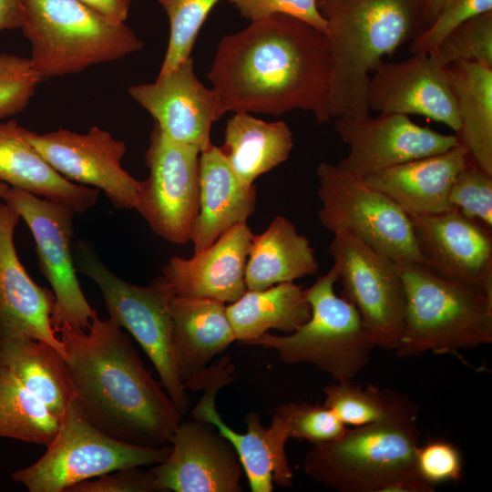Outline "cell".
Wrapping results in <instances>:
<instances>
[{"label":"cell","instance_id":"cell-1","mask_svg":"<svg viewBox=\"0 0 492 492\" xmlns=\"http://www.w3.org/2000/svg\"><path fill=\"white\" fill-rule=\"evenodd\" d=\"M222 117L280 116L294 109L329 121L330 56L324 35L284 15L251 22L225 36L207 75Z\"/></svg>","mask_w":492,"mask_h":492},{"label":"cell","instance_id":"cell-2","mask_svg":"<svg viewBox=\"0 0 492 492\" xmlns=\"http://www.w3.org/2000/svg\"><path fill=\"white\" fill-rule=\"evenodd\" d=\"M58 333L84 416L128 444L169 445L182 415L146 369L122 327L110 317L97 316L86 332L64 327Z\"/></svg>","mask_w":492,"mask_h":492},{"label":"cell","instance_id":"cell-3","mask_svg":"<svg viewBox=\"0 0 492 492\" xmlns=\"http://www.w3.org/2000/svg\"><path fill=\"white\" fill-rule=\"evenodd\" d=\"M424 0H317L326 21L331 118L369 114L370 76L421 32Z\"/></svg>","mask_w":492,"mask_h":492},{"label":"cell","instance_id":"cell-4","mask_svg":"<svg viewBox=\"0 0 492 492\" xmlns=\"http://www.w3.org/2000/svg\"><path fill=\"white\" fill-rule=\"evenodd\" d=\"M75 398L65 359L55 347L0 336V437L47 446Z\"/></svg>","mask_w":492,"mask_h":492},{"label":"cell","instance_id":"cell-5","mask_svg":"<svg viewBox=\"0 0 492 492\" xmlns=\"http://www.w3.org/2000/svg\"><path fill=\"white\" fill-rule=\"evenodd\" d=\"M416 411L407 399L378 421L348 428L337 440L313 446L304 456L303 470L341 492H385L398 477L417 473Z\"/></svg>","mask_w":492,"mask_h":492},{"label":"cell","instance_id":"cell-6","mask_svg":"<svg viewBox=\"0 0 492 492\" xmlns=\"http://www.w3.org/2000/svg\"><path fill=\"white\" fill-rule=\"evenodd\" d=\"M400 268L405 313L396 356L454 354L492 343V297L424 264Z\"/></svg>","mask_w":492,"mask_h":492},{"label":"cell","instance_id":"cell-7","mask_svg":"<svg viewBox=\"0 0 492 492\" xmlns=\"http://www.w3.org/2000/svg\"><path fill=\"white\" fill-rule=\"evenodd\" d=\"M20 27L30 62L43 78L63 77L140 50L143 42L126 22L108 18L78 0H22Z\"/></svg>","mask_w":492,"mask_h":492},{"label":"cell","instance_id":"cell-8","mask_svg":"<svg viewBox=\"0 0 492 492\" xmlns=\"http://www.w3.org/2000/svg\"><path fill=\"white\" fill-rule=\"evenodd\" d=\"M336 282L331 268L304 290L311 317L296 331L287 335L267 332L246 344L272 350L289 364L314 365L335 381L354 378L366 366L375 347L356 308L336 295Z\"/></svg>","mask_w":492,"mask_h":492},{"label":"cell","instance_id":"cell-9","mask_svg":"<svg viewBox=\"0 0 492 492\" xmlns=\"http://www.w3.org/2000/svg\"><path fill=\"white\" fill-rule=\"evenodd\" d=\"M46 453L11 475L30 492H67L72 486L126 467L155 466L170 446H141L117 440L93 425L76 398Z\"/></svg>","mask_w":492,"mask_h":492},{"label":"cell","instance_id":"cell-10","mask_svg":"<svg viewBox=\"0 0 492 492\" xmlns=\"http://www.w3.org/2000/svg\"><path fill=\"white\" fill-rule=\"evenodd\" d=\"M316 176L326 230L351 232L399 265L424 264L411 220L389 196L330 162H321Z\"/></svg>","mask_w":492,"mask_h":492},{"label":"cell","instance_id":"cell-11","mask_svg":"<svg viewBox=\"0 0 492 492\" xmlns=\"http://www.w3.org/2000/svg\"><path fill=\"white\" fill-rule=\"evenodd\" d=\"M329 247L342 297L359 313L374 347L395 351L405 313L400 265L357 236L337 231Z\"/></svg>","mask_w":492,"mask_h":492},{"label":"cell","instance_id":"cell-12","mask_svg":"<svg viewBox=\"0 0 492 492\" xmlns=\"http://www.w3.org/2000/svg\"><path fill=\"white\" fill-rule=\"evenodd\" d=\"M81 271L98 286L109 317L135 337L153 363L163 388L185 415L190 398L173 356L170 300L174 293L169 285L162 277L148 286L134 285L94 257L82 261Z\"/></svg>","mask_w":492,"mask_h":492},{"label":"cell","instance_id":"cell-13","mask_svg":"<svg viewBox=\"0 0 492 492\" xmlns=\"http://www.w3.org/2000/svg\"><path fill=\"white\" fill-rule=\"evenodd\" d=\"M3 200L26 222L35 239L40 270L55 295L51 314L54 331L57 333L64 327L87 331L97 314L80 288L73 264L74 210L11 187Z\"/></svg>","mask_w":492,"mask_h":492},{"label":"cell","instance_id":"cell-14","mask_svg":"<svg viewBox=\"0 0 492 492\" xmlns=\"http://www.w3.org/2000/svg\"><path fill=\"white\" fill-rule=\"evenodd\" d=\"M200 151L167 138L154 124L145 154L149 174L141 181L136 210L166 241H190L199 209Z\"/></svg>","mask_w":492,"mask_h":492},{"label":"cell","instance_id":"cell-15","mask_svg":"<svg viewBox=\"0 0 492 492\" xmlns=\"http://www.w3.org/2000/svg\"><path fill=\"white\" fill-rule=\"evenodd\" d=\"M21 135L62 176L103 190L118 209H136L141 181L121 165L126 144L98 127L85 133L60 128L38 134L19 127Z\"/></svg>","mask_w":492,"mask_h":492},{"label":"cell","instance_id":"cell-16","mask_svg":"<svg viewBox=\"0 0 492 492\" xmlns=\"http://www.w3.org/2000/svg\"><path fill=\"white\" fill-rule=\"evenodd\" d=\"M348 153L341 169L364 177L384 169L438 153L459 144L456 135L444 134L395 113L336 118L333 125Z\"/></svg>","mask_w":492,"mask_h":492},{"label":"cell","instance_id":"cell-17","mask_svg":"<svg viewBox=\"0 0 492 492\" xmlns=\"http://www.w3.org/2000/svg\"><path fill=\"white\" fill-rule=\"evenodd\" d=\"M167 458L150 469L157 492H240L242 466L211 423L192 418L175 430Z\"/></svg>","mask_w":492,"mask_h":492},{"label":"cell","instance_id":"cell-18","mask_svg":"<svg viewBox=\"0 0 492 492\" xmlns=\"http://www.w3.org/2000/svg\"><path fill=\"white\" fill-rule=\"evenodd\" d=\"M408 217L424 265L492 297L491 229L456 209Z\"/></svg>","mask_w":492,"mask_h":492},{"label":"cell","instance_id":"cell-19","mask_svg":"<svg viewBox=\"0 0 492 492\" xmlns=\"http://www.w3.org/2000/svg\"><path fill=\"white\" fill-rule=\"evenodd\" d=\"M403 61H382L370 76L369 110L419 115L440 122L456 133L460 127L446 67L432 54H411Z\"/></svg>","mask_w":492,"mask_h":492},{"label":"cell","instance_id":"cell-20","mask_svg":"<svg viewBox=\"0 0 492 492\" xmlns=\"http://www.w3.org/2000/svg\"><path fill=\"white\" fill-rule=\"evenodd\" d=\"M128 94L153 117L155 125L169 139L200 152L212 145L211 127L221 118L219 101L213 88L197 77L192 57L158 75L153 83L129 87Z\"/></svg>","mask_w":492,"mask_h":492},{"label":"cell","instance_id":"cell-21","mask_svg":"<svg viewBox=\"0 0 492 492\" xmlns=\"http://www.w3.org/2000/svg\"><path fill=\"white\" fill-rule=\"evenodd\" d=\"M19 219L14 208L0 202V336L43 341L64 357L63 344L51 325L55 295L30 278L15 251Z\"/></svg>","mask_w":492,"mask_h":492},{"label":"cell","instance_id":"cell-22","mask_svg":"<svg viewBox=\"0 0 492 492\" xmlns=\"http://www.w3.org/2000/svg\"><path fill=\"white\" fill-rule=\"evenodd\" d=\"M252 236L246 222L239 223L191 258L170 259L161 277L177 296L231 303L247 290L245 268Z\"/></svg>","mask_w":492,"mask_h":492},{"label":"cell","instance_id":"cell-23","mask_svg":"<svg viewBox=\"0 0 492 492\" xmlns=\"http://www.w3.org/2000/svg\"><path fill=\"white\" fill-rule=\"evenodd\" d=\"M468 161V151L458 144L445 152L409 160L362 179L389 196L407 215L440 213L456 209L449 201V192Z\"/></svg>","mask_w":492,"mask_h":492},{"label":"cell","instance_id":"cell-24","mask_svg":"<svg viewBox=\"0 0 492 492\" xmlns=\"http://www.w3.org/2000/svg\"><path fill=\"white\" fill-rule=\"evenodd\" d=\"M256 205V188L244 183L213 144L199 158V209L190 241L194 253L231 227L246 222Z\"/></svg>","mask_w":492,"mask_h":492},{"label":"cell","instance_id":"cell-25","mask_svg":"<svg viewBox=\"0 0 492 492\" xmlns=\"http://www.w3.org/2000/svg\"><path fill=\"white\" fill-rule=\"evenodd\" d=\"M233 374L234 366L227 355L187 383L186 390H204L190 417L211 423L233 445L252 492H272L276 459L260 415L255 412L249 413L245 417L247 433L240 434L227 425L216 410L217 394L233 380Z\"/></svg>","mask_w":492,"mask_h":492},{"label":"cell","instance_id":"cell-26","mask_svg":"<svg viewBox=\"0 0 492 492\" xmlns=\"http://www.w3.org/2000/svg\"><path fill=\"white\" fill-rule=\"evenodd\" d=\"M171 343L183 385L207 369L210 361L236 342L226 303L208 298L170 300Z\"/></svg>","mask_w":492,"mask_h":492},{"label":"cell","instance_id":"cell-27","mask_svg":"<svg viewBox=\"0 0 492 492\" xmlns=\"http://www.w3.org/2000/svg\"><path fill=\"white\" fill-rule=\"evenodd\" d=\"M19 127L15 120L0 124V181L67 205L74 212L92 208L99 190L74 183L58 173L21 135Z\"/></svg>","mask_w":492,"mask_h":492},{"label":"cell","instance_id":"cell-28","mask_svg":"<svg viewBox=\"0 0 492 492\" xmlns=\"http://www.w3.org/2000/svg\"><path fill=\"white\" fill-rule=\"evenodd\" d=\"M319 264L309 239L283 216H276L261 234H253L245 268L247 290H263L315 274Z\"/></svg>","mask_w":492,"mask_h":492},{"label":"cell","instance_id":"cell-29","mask_svg":"<svg viewBox=\"0 0 492 492\" xmlns=\"http://www.w3.org/2000/svg\"><path fill=\"white\" fill-rule=\"evenodd\" d=\"M446 67L458 110V142L492 175V67L460 61Z\"/></svg>","mask_w":492,"mask_h":492},{"label":"cell","instance_id":"cell-30","mask_svg":"<svg viewBox=\"0 0 492 492\" xmlns=\"http://www.w3.org/2000/svg\"><path fill=\"white\" fill-rule=\"evenodd\" d=\"M292 147V133L284 121L268 122L250 113H234L219 149L235 174L253 185L259 176L284 162Z\"/></svg>","mask_w":492,"mask_h":492},{"label":"cell","instance_id":"cell-31","mask_svg":"<svg viewBox=\"0 0 492 492\" xmlns=\"http://www.w3.org/2000/svg\"><path fill=\"white\" fill-rule=\"evenodd\" d=\"M236 341L246 344L271 329L291 333L311 317L305 291L293 282L263 290H246L226 305Z\"/></svg>","mask_w":492,"mask_h":492},{"label":"cell","instance_id":"cell-32","mask_svg":"<svg viewBox=\"0 0 492 492\" xmlns=\"http://www.w3.org/2000/svg\"><path fill=\"white\" fill-rule=\"evenodd\" d=\"M323 405L345 425L360 426L378 421L395 411L408 398L374 385L362 386L352 380L336 381L323 389Z\"/></svg>","mask_w":492,"mask_h":492},{"label":"cell","instance_id":"cell-33","mask_svg":"<svg viewBox=\"0 0 492 492\" xmlns=\"http://www.w3.org/2000/svg\"><path fill=\"white\" fill-rule=\"evenodd\" d=\"M165 10L169 36L159 75L168 73L190 57L198 35L220 0H157Z\"/></svg>","mask_w":492,"mask_h":492},{"label":"cell","instance_id":"cell-34","mask_svg":"<svg viewBox=\"0 0 492 492\" xmlns=\"http://www.w3.org/2000/svg\"><path fill=\"white\" fill-rule=\"evenodd\" d=\"M430 54L445 67L460 61L492 67V11L457 26Z\"/></svg>","mask_w":492,"mask_h":492},{"label":"cell","instance_id":"cell-35","mask_svg":"<svg viewBox=\"0 0 492 492\" xmlns=\"http://www.w3.org/2000/svg\"><path fill=\"white\" fill-rule=\"evenodd\" d=\"M289 438L307 440L313 446L331 443L348 429L326 406L289 402L274 410Z\"/></svg>","mask_w":492,"mask_h":492},{"label":"cell","instance_id":"cell-36","mask_svg":"<svg viewBox=\"0 0 492 492\" xmlns=\"http://www.w3.org/2000/svg\"><path fill=\"white\" fill-rule=\"evenodd\" d=\"M41 80L29 57L1 53L0 120L25 110Z\"/></svg>","mask_w":492,"mask_h":492},{"label":"cell","instance_id":"cell-37","mask_svg":"<svg viewBox=\"0 0 492 492\" xmlns=\"http://www.w3.org/2000/svg\"><path fill=\"white\" fill-rule=\"evenodd\" d=\"M449 201L465 216L492 228V175L470 159L456 177Z\"/></svg>","mask_w":492,"mask_h":492},{"label":"cell","instance_id":"cell-38","mask_svg":"<svg viewBox=\"0 0 492 492\" xmlns=\"http://www.w3.org/2000/svg\"><path fill=\"white\" fill-rule=\"evenodd\" d=\"M492 11V0H450L435 20L411 40V54H430L457 26Z\"/></svg>","mask_w":492,"mask_h":492},{"label":"cell","instance_id":"cell-39","mask_svg":"<svg viewBox=\"0 0 492 492\" xmlns=\"http://www.w3.org/2000/svg\"><path fill=\"white\" fill-rule=\"evenodd\" d=\"M415 468L423 479L437 484L461 479L463 463L459 450L444 440H432L419 446L415 453Z\"/></svg>","mask_w":492,"mask_h":492},{"label":"cell","instance_id":"cell-40","mask_svg":"<svg viewBox=\"0 0 492 492\" xmlns=\"http://www.w3.org/2000/svg\"><path fill=\"white\" fill-rule=\"evenodd\" d=\"M245 19L251 22L274 15L300 19L323 34L326 21L319 12L317 0H228Z\"/></svg>","mask_w":492,"mask_h":492},{"label":"cell","instance_id":"cell-41","mask_svg":"<svg viewBox=\"0 0 492 492\" xmlns=\"http://www.w3.org/2000/svg\"><path fill=\"white\" fill-rule=\"evenodd\" d=\"M67 492H157L150 470L126 467L77 483Z\"/></svg>","mask_w":492,"mask_h":492},{"label":"cell","instance_id":"cell-42","mask_svg":"<svg viewBox=\"0 0 492 492\" xmlns=\"http://www.w3.org/2000/svg\"><path fill=\"white\" fill-rule=\"evenodd\" d=\"M93 11L115 21L126 22L133 0H78Z\"/></svg>","mask_w":492,"mask_h":492},{"label":"cell","instance_id":"cell-43","mask_svg":"<svg viewBox=\"0 0 492 492\" xmlns=\"http://www.w3.org/2000/svg\"><path fill=\"white\" fill-rule=\"evenodd\" d=\"M23 24V1L0 0V35L5 30L20 28Z\"/></svg>","mask_w":492,"mask_h":492},{"label":"cell","instance_id":"cell-44","mask_svg":"<svg viewBox=\"0 0 492 492\" xmlns=\"http://www.w3.org/2000/svg\"><path fill=\"white\" fill-rule=\"evenodd\" d=\"M450 0H424L421 31L425 29Z\"/></svg>","mask_w":492,"mask_h":492},{"label":"cell","instance_id":"cell-45","mask_svg":"<svg viewBox=\"0 0 492 492\" xmlns=\"http://www.w3.org/2000/svg\"><path fill=\"white\" fill-rule=\"evenodd\" d=\"M10 186L5 182L0 181V200H3L8 191Z\"/></svg>","mask_w":492,"mask_h":492}]
</instances>
